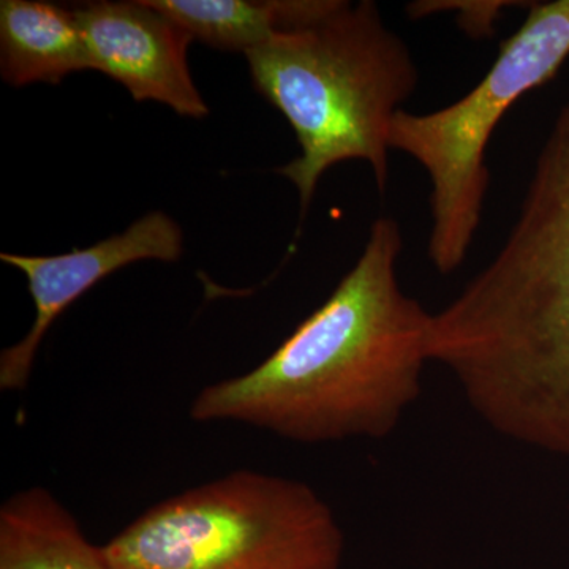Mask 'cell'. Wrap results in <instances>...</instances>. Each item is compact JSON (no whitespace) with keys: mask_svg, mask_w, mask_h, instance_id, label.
<instances>
[{"mask_svg":"<svg viewBox=\"0 0 569 569\" xmlns=\"http://www.w3.org/2000/svg\"><path fill=\"white\" fill-rule=\"evenodd\" d=\"M0 569L111 568L50 490L29 488L0 508Z\"/></svg>","mask_w":569,"mask_h":569,"instance_id":"obj_9","label":"cell"},{"mask_svg":"<svg viewBox=\"0 0 569 569\" xmlns=\"http://www.w3.org/2000/svg\"><path fill=\"white\" fill-rule=\"evenodd\" d=\"M339 0H148L182 29L217 50L249 52L277 33L312 24Z\"/></svg>","mask_w":569,"mask_h":569,"instance_id":"obj_10","label":"cell"},{"mask_svg":"<svg viewBox=\"0 0 569 569\" xmlns=\"http://www.w3.org/2000/svg\"><path fill=\"white\" fill-rule=\"evenodd\" d=\"M440 325L509 396L569 427V93L511 233Z\"/></svg>","mask_w":569,"mask_h":569,"instance_id":"obj_2","label":"cell"},{"mask_svg":"<svg viewBox=\"0 0 569 569\" xmlns=\"http://www.w3.org/2000/svg\"><path fill=\"white\" fill-rule=\"evenodd\" d=\"M86 70L92 67L73 9L43 0L0 2V73L7 84H61Z\"/></svg>","mask_w":569,"mask_h":569,"instance_id":"obj_8","label":"cell"},{"mask_svg":"<svg viewBox=\"0 0 569 569\" xmlns=\"http://www.w3.org/2000/svg\"><path fill=\"white\" fill-rule=\"evenodd\" d=\"M254 89L277 108L301 156L277 173L295 183L301 220L321 176L365 160L380 193L389 181V126L418 84L410 50L372 0H339L320 20L246 52Z\"/></svg>","mask_w":569,"mask_h":569,"instance_id":"obj_3","label":"cell"},{"mask_svg":"<svg viewBox=\"0 0 569 569\" xmlns=\"http://www.w3.org/2000/svg\"><path fill=\"white\" fill-rule=\"evenodd\" d=\"M569 56V0L531 7L473 91L441 110H399L389 149L413 157L432 182L429 257L440 274L466 261L489 189L486 149L497 123L520 97L556 77Z\"/></svg>","mask_w":569,"mask_h":569,"instance_id":"obj_5","label":"cell"},{"mask_svg":"<svg viewBox=\"0 0 569 569\" xmlns=\"http://www.w3.org/2000/svg\"><path fill=\"white\" fill-rule=\"evenodd\" d=\"M503 2H477V3H456V2H422L411 6V13H417V17L429 13V11L438 10H458L460 13L459 20H462V26L466 31L473 33V36H489L492 33V22L497 20L498 13L503 9Z\"/></svg>","mask_w":569,"mask_h":569,"instance_id":"obj_11","label":"cell"},{"mask_svg":"<svg viewBox=\"0 0 569 569\" xmlns=\"http://www.w3.org/2000/svg\"><path fill=\"white\" fill-rule=\"evenodd\" d=\"M182 252L181 227L167 213L152 211L122 233L86 249L48 257L0 253L2 263L24 274L36 309V318L24 339L0 355V389L11 392L28 388L37 351L52 323L104 277L140 261L173 263Z\"/></svg>","mask_w":569,"mask_h":569,"instance_id":"obj_6","label":"cell"},{"mask_svg":"<svg viewBox=\"0 0 569 569\" xmlns=\"http://www.w3.org/2000/svg\"><path fill=\"white\" fill-rule=\"evenodd\" d=\"M103 552L111 569H339L343 533L306 482L239 470L153 505Z\"/></svg>","mask_w":569,"mask_h":569,"instance_id":"obj_4","label":"cell"},{"mask_svg":"<svg viewBox=\"0 0 569 569\" xmlns=\"http://www.w3.org/2000/svg\"><path fill=\"white\" fill-rule=\"evenodd\" d=\"M73 10L92 70L118 81L137 102L163 103L187 118L209 114L187 62L192 36L178 22L148 0H97Z\"/></svg>","mask_w":569,"mask_h":569,"instance_id":"obj_7","label":"cell"},{"mask_svg":"<svg viewBox=\"0 0 569 569\" xmlns=\"http://www.w3.org/2000/svg\"><path fill=\"white\" fill-rule=\"evenodd\" d=\"M402 233L376 220L323 306L244 376L201 389L194 421H234L296 443L391 436L421 395L433 313L400 290Z\"/></svg>","mask_w":569,"mask_h":569,"instance_id":"obj_1","label":"cell"}]
</instances>
